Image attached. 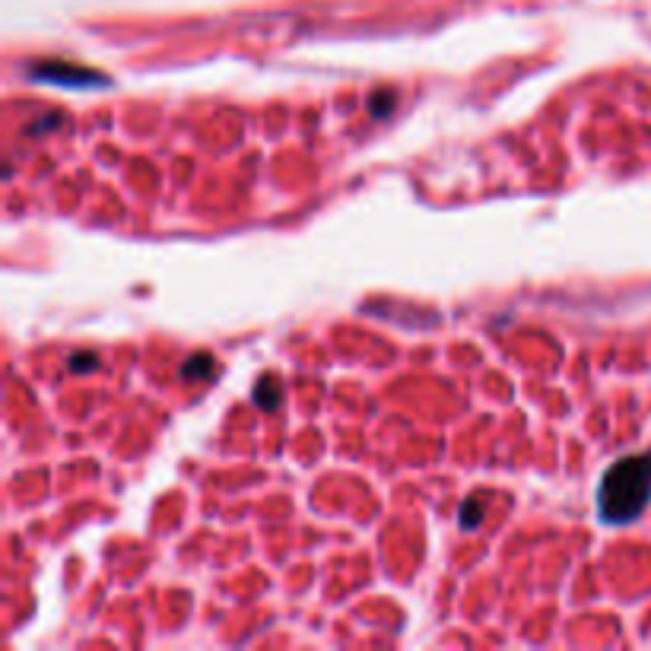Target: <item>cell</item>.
I'll return each instance as SVG.
<instances>
[{"label": "cell", "mask_w": 651, "mask_h": 651, "mask_svg": "<svg viewBox=\"0 0 651 651\" xmlns=\"http://www.w3.org/2000/svg\"><path fill=\"white\" fill-rule=\"evenodd\" d=\"M651 499V451L613 460L598 487V515L604 525H629Z\"/></svg>", "instance_id": "1"}, {"label": "cell", "mask_w": 651, "mask_h": 651, "mask_svg": "<svg viewBox=\"0 0 651 651\" xmlns=\"http://www.w3.org/2000/svg\"><path fill=\"white\" fill-rule=\"evenodd\" d=\"M33 79H42V83H64V86H96V83H106L99 73L83 70V67H73V64H60V60H45V64H35Z\"/></svg>", "instance_id": "2"}, {"label": "cell", "mask_w": 651, "mask_h": 651, "mask_svg": "<svg viewBox=\"0 0 651 651\" xmlns=\"http://www.w3.org/2000/svg\"><path fill=\"white\" fill-rule=\"evenodd\" d=\"M255 404L261 410H274L280 404V382L274 376H261L255 385Z\"/></svg>", "instance_id": "3"}, {"label": "cell", "mask_w": 651, "mask_h": 651, "mask_svg": "<svg viewBox=\"0 0 651 651\" xmlns=\"http://www.w3.org/2000/svg\"><path fill=\"white\" fill-rule=\"evenodd\" d=\"M213 368H217V362H213L210 353H194L191 359L181 366V376L191 378V382H194V378H210Z\"/></svg>", "instance_id": "4"}, {"label": "cell", "mask_w": 651, "mask_h": 651, "mask_svg": "<svg viewBox=\"0 0 651 651\" xmlns=\"http://www.w3.org/2000/svg\"><path fill=\"white\" fill-rule=\"evenodd\" d=\"M397 106V99L391 96V92H378V96H372V102H368V108H372V115L376 118H385V115H391V108Z\"/></svg>", "instance_id": "5"}, {"label": "cell", "mask_w": 651, "mask_h": 651, "mask_svg": "<svg viewBox=\"0 0 651 651\" xmlns=\"http://www.w3.org/2000/svg\"><path fill=\"white\" fill-rule=\"evenodd\" d=\"M480 512H483L480 502L470 499L468 506L460 508V525H464V527H477V521H480Z\"/></svg>", "instance_id": "6"}, {"label": "cell", "mask_w": 651, "mask_h": 651, "mask_svg": "<svg viewBox=\"0 0 651 651\" xmlns=\"http://www.w3.org/2000/svg\"><path fill=\"white\" fill-rule=\"evenodd\" d=\"M92 366H96V356H92V353L73 356V359H70V368H92Z\"/></svg>", "instance_id": "7"}]
</instances>
